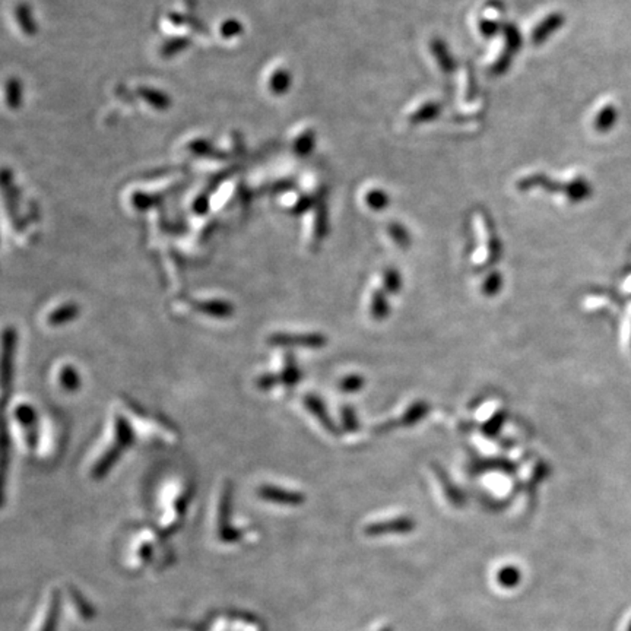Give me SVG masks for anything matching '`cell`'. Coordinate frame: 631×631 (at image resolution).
<instances>
[{"instance_id": "obj_17", "label": "cell", "mask_w": 631, "mask_h": 631, "mask_svg": "<svg viewBox=\"0 0 631 631\" xmlns=\"http://www.w3.org/2000/svg\"><path fill=\"white\" fill-rule=\"evenodd\" d=\"M16 418L21 421L23 425L28 427L35 423V412L30 405H19L16 408Z\"/></svg>"}, {"instance_id": "obj_5", "label": "cell", "mask_w": 631, "mask_h": 631, "mask_svg": "<svg viewBox=\"0 0 631 631\" xmlns=\"http://www.w3.org/2000/svg\"><path fill=\"white\" fill-rule=\"evenodd\" d=\"M259 496L263 500L273 501L276 504H287V506H299L303 503L304 496L300 492L288 491L275 485H263L259 488Z\"/></svg>"}, {"instance_id": "obj_15", "label": "cell", "mask_w": 631, "mask_h": 631, "mask_svg": "<svg viewBox=\"0 0 631 631\" xmlns=\"http://www.w3.org/2000/svg\"><path fill=\"white\" fill-rule=\"evenodd\" d=\"M503 24L504 23H497V21H492V19H488V18H481L478 21V30L484 37L489 38V37H494L496 34H499L501 31Z\"/></svg>"}, {"instance_id": "obj_20", "label": "cell", "mask_w": 631, "mask_h": 631, "mask_svg": "<svg viewBox=\"0 0 631 631\" xmlns=\"http://www.w3.org/2000/svg\"><path fill=\"white\" fill-rule=\"evenodd\" d=\"M385 282L390 289H396L401 285V280H399V273L394 270H386L385 272Z\"/></svg>"}, {"instance_id": "obj_13", "label": "cell", "mask_w": 631, "mask_h": 631, "mask_svg": "<svg viewBox=\"0 0 631 631\" xmlns=\"http://www.w3.org/2000/svg\"><path fill=\"white\" fill-rule=\"evenodd\" d=\"M412 527V523H411V520H408V519H398V520H392V522H383V523H379V525H374L373 527H371V530H373V534L374 532H376V534H379V532H385V530H394V532H401V530H409Z\"/></svg>"}, {"instance_id": "obj_6", "label": "cell", "mask_w": 631, "mask_h": 631, "mask_svg": "<svg viewBox=\"0 0 631 631\" xmlns=\"http://www.w3.org/2000/svg\"><path fill=\"white\" fill-rule=\"evenodd\" d=\"M442 111V106L437 101H423L417 107H413L412 111L408 114L406 120L411 125H421L431 122L436 118Z\"/></svg>"}, {"instance_id": "obj_21", "label": "cell", "mask_w": 631, "mask_h": 631, "mask_svg": "<svg viewBox=\"0 0 631 631\" xmlns=\"http://www.w3.org/2000/svg\"><path fill=\"white\" fill-rule=\"evenodd\" d=\"M361 385H363V380L360 379V377H357V376H351V377H346L344 382H342V389L344 390H346V392H355V390H358L360 387H361Z\"/></svg>"}, {"instance_id": "obj_16", "label": "cell", "mask_w": 631, "mask_h": 631, "mask_svg": "<svg viewBox=\"0 0 631 631\" xmlns=\"http://www.w3.org/2000/svg\"><path fill=\"white\" fill-rule=\"evenodd\" d=\"M387 230H389V235L394 240V243L399 244L401 247H408L411 240H409V235H408L406 230L402 225L390 224Z\"/></svg>"}, {"instance_id": "obj_1", "label": "cell", "mask_w": 631, "mask_h": 631, "mask_svg": "<svg viewBox=\"0 0 631 631\" xmlns=\"http://www.w3.org/2000/svg\"><path fill=\"white\" fill-rule=\"evenodd\" d=\"M115 443L114 446L106 453V455L98 461V463L95 465L92 475L95 478H101L104 475H107L108 470L113 468V465L120 458L122 451L129 449L133 443V432L130 425L126 423L125 418L122 417H115Z\"/></svg>"}, {"instance_id": "obj_8", "label": "cell", "mask_w": 631, "mask_h": 631, "mask_svg": "<svg viewBox=\"0 0 631 631\" xmlns=\"http://www.w3.org/2000/svg\"><path fill=\"white\" fill-rule=\"evenodd\" d=\"M430 51L436 58L437 66L442 69L443 73H450L455 70V61L447 49V46L439 38H434L430 42Z\"/></svg>"}, {"instance_id": "obj_12", "label": "cell", "mask_w": 631, "mask_h": 631, "mask_svg": "<svg viewBox=\"0 0 631 631\" xmlns=\"http://www.w3.org/2000/svg\"><path fill=\"white\" fill-rule=\"evenodd\" d=\"M61 383L66 390H70V392H75L79 389L81 379H79L77 371L72 366L63 367V370L61 373Z\"/></svg>"}, {"instance_id": "obj_23", "label": "cell", "mask_w": 631, "mask_h": 631, "mask_svg": "<svg viewBox=\"0 0 631 631\" xmlns=\"http://www.w3.org/2000/svg\"><path fill=\"white\" fill-rule=\"evenodd\" d=\"M628 631H631V623H630V625H628Z\"/></svg>"}, {"instance_id": "obj_9", "label": "cell", "mask_w": 631, "mask_h": 631, "mask_svg": "<svg viewBox=\"0 0 631 631\" xmlns=\"http://www.w3.org/2000/svg\"><path fill=\"white\" fill-rule=\"evenodd\" d=\"M194 308L199 310L205 314L213 316V318H228L232 314L234 307L223 300H211V301H201L196 303Z\"/></svg>"}, {"instance_id": "obj_11", "label": "cell", "mask_w": 631, "mask_h": 631, "mask_svg": "<svg viewBox=\"0 0 631 631\" xmlns=\"http://www.w3.org/2000/svg\"><path fill=\"white\" fill-rule=\"evenodd\" d=\"M364 202L373 211H382L389 205V194L379 187H373L366 192Z\"/></svg>"}, {"instance_id": "obj_7", "label": "cell", "mask_w": 631, "mask_h": 631, "mask_svg": "<svg viewBox=\"0 0 631 631\" xmlns=\"http://www.w3.org/2000/svg\"><path fill=\"white\" fill-rule=\"evenodd\" d=\"M618 122V110L613 103H606L604 107L596 113L594 118V127L599 133H606L613 130V127Z\"/></svg>"}, {"instance_id": "obj_10", "label": "cell", "mask_w": 631, "mask_h": 631, "mask_svg": "<svg viewBox=\"0 0 631 631\" xmlns=\"http://www.w3.org/2000/svg\"><path fill=\"white\" fill-rule=\"evenodd\" d=\"M77 314H79V307L75 303H68L50 313L49 325L58 326V325L69 323L77 318Z\"/></svg>"}, {"instance_id": "obj_2", "label": "cell", "mask_w": 631, "mask_h": 631, "mask_svg": "<svg viewBox=\"0 0 631 631\" xmlns=\"http://www.w3.org/2000/svg\"><path fill=\"white\" fill-rule=\"evenodd\" d=\"M558 192H561L570 202L579 204L589 199L592 194L590 183L580 174L570 175L568 179L558 183Z\"/></svg>"}, {"instance_id": "obj_19", "label": "cell", "mask_w": 631, "mask_h": 631, "mask_svg": "<svg viewBox=\"0 0 631 631\" xmlns=\"http://www.w3.org/2000/svg\"><path fill=\"white\" fill-rule=\"evenodd\" d=\"M461 81H462V84H461V92H462L463 96H468V98H469L470 94H472V91H473V79H472V76H470L469 69H463V70H462Z\"/></svg>"}, {"instance_id": "obj_14", "label": "cell", "mask_w": 631, "mask_h": 631, "mask_svg": "<svg viewBox=\"0 0 631 631\" xmlns=\"http://www.w3.org/2000/svg\"><path fill=\"white\" fill-rule=\"evenodd\" d=\"M306 404H307L308 409L314 413V416L320 420V423H322L326 428H330V430H332V424L329 423V417H326V412L323 411V405H322V402H320L318 398H314V396H307Z\"/></svg>"}, {"instance_id": "obj_4", "label": "cell", "mask_w": 631, "mask_h": 631, "mask_svg": "<svg viewBox=\"0 0 631 631\" xmlns=\"http://www.w3.org/2000/svg\"><path fill=\"white\" fill-rule=\"evenodd\" d=\"M564 23H566V18L561 12L548 13L545 18L541 19L539 24L534 30H532V35H530L532 43H534L535 46L542 44L552 34L558 31L564 25Z\"/></svg>"}, {"instance_id": "obj_3", "label": "cell", "mask_w": 631, "mask_h": 631, "mask_svg": "<svg viewBox=\"0 0 631 631\" xmlns=\"http://www.w3.org/2000/svg\"><path fill=\"white\" fill-rule=\"evenodd\" d=\"M273 345H299L319 348L326 344L325 337L319 333H275L269 339Z\"/></svg>"}, {"instance_id": "obj_22", "label": "cell", "mask_w": 631, "mask_h": 631, "mask_svg": "<svg viewBox=\"0 0 631 631\" xmlns=\"http://www.w3.org/2000/svg\"><path fill=\"white\" fill-rule=\"evenodd\" d=\"M500 278H499V275L497 273H492L491 276H488V280H487V287H485V291L488 292V294H491V292H496L497 291V288L500 287Z\"/></svg>"}, {"instance_id": "obj_18", "label": "cell", "mask_w": 631, "mask_h": 631, "mask_svg": "<svg viewBox=\"0 0 631 631\" xmlns=\"http://www.w3.org/2000/svg\"><path fill=\"white\" fill-rule=\"evenodd\" d=\"M57 616H58V598H57V595H54L53 601H51V605H50V611H49L46 624H44L42 631H54L56 630V624H57Z\"/></svg>"}]
</instances>
